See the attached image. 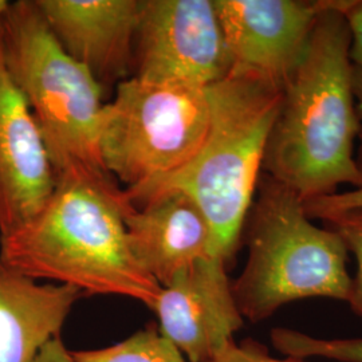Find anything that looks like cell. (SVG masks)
Masks as SVG:
<instances>
[{
	"mask_svg": "<svg viewBox=\"0 0 362 362\" xmlns=\"http://www.w3.org/2000/svg\"><path fill=\"white\" fill-rule=\"evenodd\" d=\"M132 206L109 173H59L38 214L0 236V262L35 281L71 286L83 296L127 297L153 309L163 287L132 254L125 227Z\"/></svg>",
	"mask_w": 362,
	"mask_h": 362,
	"instance_id": "obj_1",
	"label": "cell"
},
{
	"mask_svg": "<svg viewBox=\"0 0 362 362\" xmlns=\"http://www.w3.org/2000/svg\"><path fill=\"white\" fill-rule=\"evenodd\" d=\"M305 54L286 85L262 170L303 202L362 185L354 158L360 121L353 93L349 28L337 0H322Z\"/></svg>",
	"mask_w": 362,
	"mask_h": 362,
	"instance_id": "obj_2",
	"label": "cell"
},
{
	"mask_svg": "<svg viewBox=\"0 0 362 362\" xmlns=\"http://www.w3.org/2000/svg\"><path fill=\"white\" fill-rule=\"evenodd\" d=\"M207 94L209 129L194 158L167 177L125 192L133 206L165 191L188 194L207 218L212 257L230 267L242 243L284 90L227 76L207 88Z\"/></svg>",
	"mask_w": 362,
	"mask_h": 362,
	"instance_id": "obj_3",
	"label": "cell"
},
{
	"mask_svg": "<svg viewBox=\"0 0 362 362\" xmlns=\"http://www.w3.org/2000/svg\"><path fill=\"white\" fill-rule=\"evenodd\" d=\"M242 240L248 255L231 282L243 320L262 322L287 303L329 298L348 300V248L333 228L311 221L305 202L267 175L259 177Z\"/></svg>",
	"mask_w": 362,
	"mask_h": 362,
	"instance_id": "obj_4",
	"label": "cell"
},
{
	"mask_svg": "<svg viewBox=\"0 0 362 362\" xmlns=\"http://www.w3.org/2000/svg\"><path fill=\"white\" fill-rule=\"evenodd\" d=\"M8 74L38 125L57 175L105 172L98 152L104 88L62 49L35 0L10 3L0 18Z\"/></svg>",
	"mask_w": 362,
	"mask_h": 362,
	"instance_id": "obj_5",
	"label": "cell"
},
{
	"mask_svg": "<svg viewBox=\"0 0 362 362\" xmlns=\"http://www.w3.org/2000/svg\"><path fill=\"white\" fill-rule=\"evenodd\" d=\"M207 88L127 78L104 104L98 152L107 173L136 189L188 164L207 137Z\"/></svg>",
	"mask_w": 362,
	"mask_h": 362,
	"instance_id": "obj_6",
	"label": "cell"
},
{
	"mask_svg": "<svg viewBox=\"0 0 362 362\" xmlns=\"http://www.w3.org/2000/svg\"><path fill=\"white\" fill-rule=\"evenodd\" d=\"M133 77L209 88L230 73L214 0H140Z\"/></svg>",
	"mask_w": 362,
	"mask_h": 362,
	"instance_id": "obj_7",
	"label": "cell"
},
{
	"mask_svg": "<svg viewBox=\"0 0 362 362\" xmlns=\"http://www.w3.org/2000/svg\"><path fill=\"white\" fill-rule=\"evenodd\" d=\"M231 77L255 79L285 90L322 11L320 1L214 0Z\"/></svg>",
	"mask_w": 362,
	"mask_h": 362,
	"instance_id": "obj_8",
	"label": "cell"
},
{
	"mask_svg": "<svg viewBox=\"0 0 362 362\" xmlns=\"http://www.w3.org/2000/svg\"><path fill=\"white\" fill-rule=\"evenodd\" d=\"M227 270L218 258L197 262L161 288L152 309L160 334L189 362L214 361L243 326Z\"/></svg>",
	"mask_w": 362,
	"mask_h": 362,
	"instance_id": "obj_9",
	"label": "cell"
},
{
	"mask_svg": "<svg viewBox=\"0 0 362 362\" xmlns=\"http://www.w3.org/2000/svg\"><path fill=\"white\" fill-rule=\"evenodd\" d=\"M57 173L33 113L4 64L0 39V236L46 204Z\"/></svg>",
	"mask_w": 362,
	"mask_h": 362,
	"instance_id": "obj_10",
	"label": "cell"
},
{
	"mask_svg": "<svg viewBox=\"0 0 362 362\" xmlns=\"http://www.w3.org/2000/svg\"><path fill=\"white\" fill-rule=\"evenodd\" d=\"M52 35L105 88L133 70L140 0H35Z\"/></svg>",
	"mask_w": 362,
	"mask_h": 362,
	"instance_id": "obj_11",
	"label": "cell"
},
{
	"mask_svg": "<svg viewBox=\"0 0 362 362\" xmlns=\"http://www.w3.org/2000/svg\"><path fill=\"white\" fill-rule=\"evenodd\" d=\"M127 236L139 264L161 287L180 272L212 257V231L188 194L165 191L132 206Z\"/></svg>",
	"mask_w": 362,
	"mask_h": 362,
	"instance_id": "obj_12",
	"label": "cell"
},
{
	"mask_svg": "<svg viewBox=\"0 0 362 362\" xmlns=\"http://www.w3.org/2000/svg\"><path fill=\"white\" fill-rule=\"evenodd\" d=\"M81 297L71 286L40 285L0 262V362L35 361Z\"/></svg>",
	"mask_w": 362,
	"mask_h": 362,
	"instance_id": "obj_13",
	"label": "cell"
},
{
	"mask_svg": "<svg viewBox=\"0 0 362 362\" xmlns=\"http://www.w3.org/2000/svg\"><path fill=\"white\" fill-rule=\"evenodd\" d=\"M71 353L77 362H185L156 326H148L106 348Z\"/></svg>",
	"mask_w": 362,
	"mask_h": 362,
	"instance_id": "obj_14",
	"label": "cell"
},
{
	"mask_svg": "<svg viewBox=\"0 0 362 362\" xmlns=\"http://www.w3.org/2000/svg\"><path fill=\"white\" fill-rule=\"evenodd\" d=\"M272 342L285 357L362 362V337L322 338L287 327H275L272 332Z\"/></svg>",
	"mask_w": 362,
	"mask_h": 362,
	"instance_id": "obj_15",
	"label": "cell"
},
{
	"mask_svg": "<svg viewBox=\"0 0 362 362\" xmlns=\"http://www.w3.org/2000/svg\"><path fill=\"white\" fill-rule=\"evenodd\" d=\"M333 230L342 238L348 251L357 262L356 276L351 278L348 303L362 320V216H345L330 223Z\"/></svg>",
	"mask_w": 362,
	"mask_h": 362,
	"instance_id": "obj_16",
	"label": "cell"
},
{
	"mask_svg": "<svg viewBox=\"0 0 362 362\" xmlns=\"http://www.w3.org/2000/svg\"><path fill=\"white\" fill-rule=\"evenodd\" d=\"M305 209L310 219H322L329 223L345 216H362V185L305 202Z\"/></svg>",
	"mask_w": 362,
	"mask_h": 362,
	"instance_id": "obj_17",
	"label": "cell"
},
{
	"mask_svg": "<svg viewBox=\"0 0 362 362\" xmlns=\"http://www.w3.org/2000/svg\"><path fill=\"white\" fill-rule=\"evenodd\" d=\"M337 6L349 28L351 65L362 70V0H337Z\"/></svg>",
	"mask_w": 362,
	"mask_h": 362,
	"instance_id": "obj_18",
	"label": "cell"
},
{
	"mask_svg": "<svg viewBox=\"0 0 362 362\" xmlns=\"http://www.w3.org/2000/svg\"><path fill=\"white\" fill-rule=\"evenodd\" d=\"M212 362H309V360L285 356L282 358H276L254 342H247L243 345H236L233 342Z\"/></svg>",
	"mask_w": 362,
	"mask_h": 362,
	"instance_id": "obj_19",
	"label": "cell"
},
{
	"mask_svg": "<svg viewBox=\"0 0 362 362\" xmlns=\"http://www.w3.org/2000/svg\"><path fill=\"white\" fill-rule=\"evenodd\" d=\"M34 362H77L73 357V353L67 348L61 337L52 338L39 351Z\"/></svg>",
	"mask_w": 362,
	"mask_h": 362,
	"instance_id": "obj_20",
	"label": "cell"
},
{
	"mask_svg": "<svg viewBox=\"0 0 362 362\" xmlns=\"http://www.w3.org/2000/svg\"><path fill=\"white\" fill-rule=\"evenodd\" d=\"M353 93L356 98V109H357V116L360 121V151H358V164L362 168V70L353 66Z\"/></svg>",
	"mask_w": 362,
	"mask_h": 362,
	"instance_id": "obj_21",
	"label": "cell"
},
{
	"mask_svg": "<svg viewBox=\"0 0 362 362\" xmlns=\"http://www.w3.org/2000/svg\"><path fill=\"white\" fill-rule=\"evenodd\" d=\"M8 6H10V1H7V0H0V18L7 11Z\"/></svg>",
	"mask_w": 362,
	"mask_h": 362,
	"instance_id": "obj_22",
	"label": "cell"
}]
</instances>
